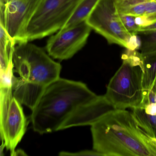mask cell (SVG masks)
<instances>
[{
    "mask_svg": "<svg viewBox=\"0 0 156 156\" xmlns=\"http://www.w3.org/2000/svg\"><path fill=\"white\" fill-rule=\"evenodd\" d=\"M82 0H42L27 31L28 41L42 39L63 28Z\"/></svg>",
    "mask_w": 156,
    "mask_h": 156,
    "instance_id": "5",
    "label": "cell"
},
{
    "mask_svg": "<svg viewBox=\"0 0 156 156\" xmlns=\"http://www.w3.org/2000/svg\"><path fill=\"white\" fill-rule=\"evenodd\" d=\"M85 22L109 44H118L126 49L131 34L120 20L115 0H99Z\"/></svg>",
    "mask_w": 156,
    "mask_h": 156,
    "instance_id": "7",
    "label": "cell"
},
{
    "mask_svg": "<svg viewBox=\"0 0 156 156\" xmlns=\"http://www.w3.org/2000/svg\"><path fill=\"white\" fill-rule=\"evenodd\" d=\"M99 0H82L64 28L72 27L85 21Z\"/></svg>",
    "mask_w": 156,
    "mask_h": 156,
    "instance_id": "13",
    "label": "cell"
},
{
    "mask_svg": "<svg viewBox=\"0 0 156 156\" xmlns=\"http://www.w3.org/2000/svg\"><path fill=\"white\" fill-rule=\"evenodd\" d=\"M22 105L13 96L12 87L1 88L0 133L2 145L12 156L27 129V119Z\"/></svg>",
    "mask_w": 156,
    "mask_h": 156,
    "instance_id": "6",
    "label": "cell"
},
{
    "mask_svg": "<svg viewBox=\"0 0 156 156\" xmlns=\"http://www.w3.org/2000/svg\"><path fill=\"white\" fill-rule=\"evenodd\" d=\"M42 0H9L0 11V24L16 44L29 42L27 36L29 23Z\"/></svg>",
    "mask_w": 156,
    "mask_h": 156,
    "instance_id": "8",
    "label": "cell"
},
{
    "mask_svg": "<svg viewBox=\"0 0 156 156\" xmlns=\"http://www.w3.org/2000/svg\"><path fill=\"white\" fill-rule=\"evenodd\" d=\"M142 44V40L138 34L131 35L127 45V49L131 51H137L140 49Z\"/></svg>",
    "mask_w": 156,
    "mask_h": 156,
    "instance_id": "16",
    "label": "cell"
},
{
    "mask_svg": "<svg viewBox=\"0 0 156 156\" xmlns=\"http://www.w3.org/2000/svg\"><path fill=\"white\" fill-rule=\"evenodd\" d=\"M151 91H152L154 94L156 95V80L154 83V85H153V87L151 89Z\"/></svg>",
    "mask_w": 156,
    "mask_h": 156,
    "instance_id": "19",
    "label": "cell"
},
{
    "mask_svg": "<svg viewBox=\"0 0 156 156\" xmlns=\"http://www.w3.org/2000/svg\"><path fill=\"white\" fill-rule=\"evenodd\" d=\"M151 142L152 144L156 147V139L155 138H151Z\"/></svg>",
    "mask_w": 156,
    "mask_h": 156,
    "instance_id": "20",
    "label": "cell"
},
{
    "mask_svg": "<svg viewBox=\"0 0 156 156\" xmlns=\"http://www.w3.org/2000/svg\"><path fill=\"white\" fill-rule=\"evenodd\" d=\"M92 30L85 21L61 29L48 39L46 51L54 59H71L86 44Z\"/></svg>",
    "mask_w": 156,
    "mask_h": 156,
    "instance_id": "9",
    "label": "cell"
},
{
    "mask_svg": "<svg viewBox=\"0 0 156 156\" xmlns=\"http://www.w3.org/2000/svg\"><path fill=\"white\" fill-rule=\"evenodd\" d=\"M13 62L20 75L13 83V96L32 110L46 87L60 78L62 66L43 49L29 42L15 47Z\"/></svg>",
    "mask_w": 156,
    "mask_h": 156,
    "instance_id": "3",
    "label": "cell"
},
{
    "mask_svg": "<svg viewBox=\"0 0 156 156\" xmlns=\"http://www.w3.org/2000/svg\"><path fill=\"white\" fill-rule=\"evenodd\" d=\"M60 156H101L100 153L93 150H84L76 152H70L67 151H62L59 154Z\"/></svg>",
    "mask_w": 156,
    "mask_h": 156,
    "instance_id": "17",
    "label": "cell"
},
{
    "mask_svg": "<svg viewBox=\"0 0 156 156\" xmlns=\"http://www.w3.org/2000/svg\"><path fill=\"white\" fill-rule=\"evenodd\" d=\"M91 126L93 150L101 156H156L151 139L126 109L111 110Z\"/></svg>",
    "mask_w": 156,
    "mask_h": 156,
    "instance_id": "2",
    "label": "cell"
},
{
    "mask_svg": "<svg viewBox=\"0 0 156 156\" xmlns=\"http://www.w3.org/2000/svg\"><path fill=\"white\" fill-rule=\"evenodd\" d=\"M142 55L143 61L142 86L145 94L144 103L147 99L156 80V51Z\"/></svg>",
    "mask_w": 156,
    "mask_h": 156,
    "instance_id": "10",
    "label": "cell"
},
{
    "mask_svg": "<svg viewBox=\"0 0 156 156\" xmlns=\"http://www.w3.org/2000/svg\"><path fill=\"white\" fill-rule=\"evenodd\" d=\"M121 59L122 65L110 79L104 95L115 109L142 108L145 99L142 55L126 49Z\"/></svg>",
    "mask_w": 156,
    "mask_h": 156,
    "instance_id": "4",
    "label": "cell"
},
{
    "mask_svg": "<svg viewBox=\"0 0 156 156\" xmlns=\"http://www.w3.org/2000/svg\"><path fill=\"white\" fill-rule=\"evenodd\" d=\"M140 53L142 55L148 54L156 51V30L150 32L143 33Z\"/></svg>",
    "mask_w": 156,
    "mask_h": 156,
    "instance_id": "14",
    "label": "cell"
},
{
    "mask_svg": "<svg viewBox=\"0 0 156 156\" xmlns=\"http://www.w3.org/2000/svg\"><path fill=\"white\" fill-rule=\"evenodd\" d=\"M132 109L131 113L138 126L151 138L156 139V115L147 114L142 108Z\"/></svg>",
    "mask_w": 156,
    "mask_h": 156,
    "instance_id": "12",
    "label": "cell"
},
{
    "mask_svg": "<svg viewBox=\"0 0 156 156\" xmlns=\"http://www.w3.org/2000/svg\"><path fill=\"white\" fill-rule=\"evenodd\" d=\"M112 109L105 96L98 95L84 83L60 77L46 87L31 120L34 131L46 134L91 126Z\"/></svg>",
    "mask_w": 156,
    "mask_h": 156,
    "instance_id": "1",
    "label": "cell"
},
{
    "mask_svg": "<svg viewBox=\"0 0 156 156\" xmlns=\"http://www.w3.org/2000/svg\"><path fill=\"white\" fill-rule=\"evenodd\" d=\"M120 20L127 30L131 34H138L140 27H139L135 22V17L119 13Z\"/></svg>",
    "mask_w": 156,
    "mask_h": 156,
    "instance_id": "15",
    "label": "cell"
},
{
    "mask_svg": "<svg viewBox=\"0 0 156 156\" xmlns=\"http://www.w3.org/2000/svg\"><path fill=\"white\" fill-rule=\"evenodd\" d=\"M156 30V22L154 23L147 27L140 28L138 34L143 33L150 32L154 31Z\"/></svg>",
    "mask_w": 156,
    "mask_h": 156,
    "instance_id": "18",
    "label": "cell"
},
{
    "mask_svg": "<svg viewBox=\"0 0 156 156\" xmlns=\"http://www.w3.org/2000/svg\"><path fill=\"white\" fill-rule=\"evenodd\" d=\"M147 1H156V0H147Z\"/></svg>",
    "mask_w": 156,
    "mask_h": 156,
    "instance_id": "21",
    "label": "cell"
},
{
    "mask_svg": "<svg viewBox=\"0 0 156 156\" xmlns=\"http://www.w3.org/2000/svg\"><path fill=\"white\" fill-rule=\"evenodd\" d=\"M16 44V43L9 36L5 28L0 24L1 70L14 65L13 57Z\"/></svg>",
    "mask_w": 156,
    "mask_h": 156,
    "instance_id": "11",
    "label": "cell"
}]
</instances>
